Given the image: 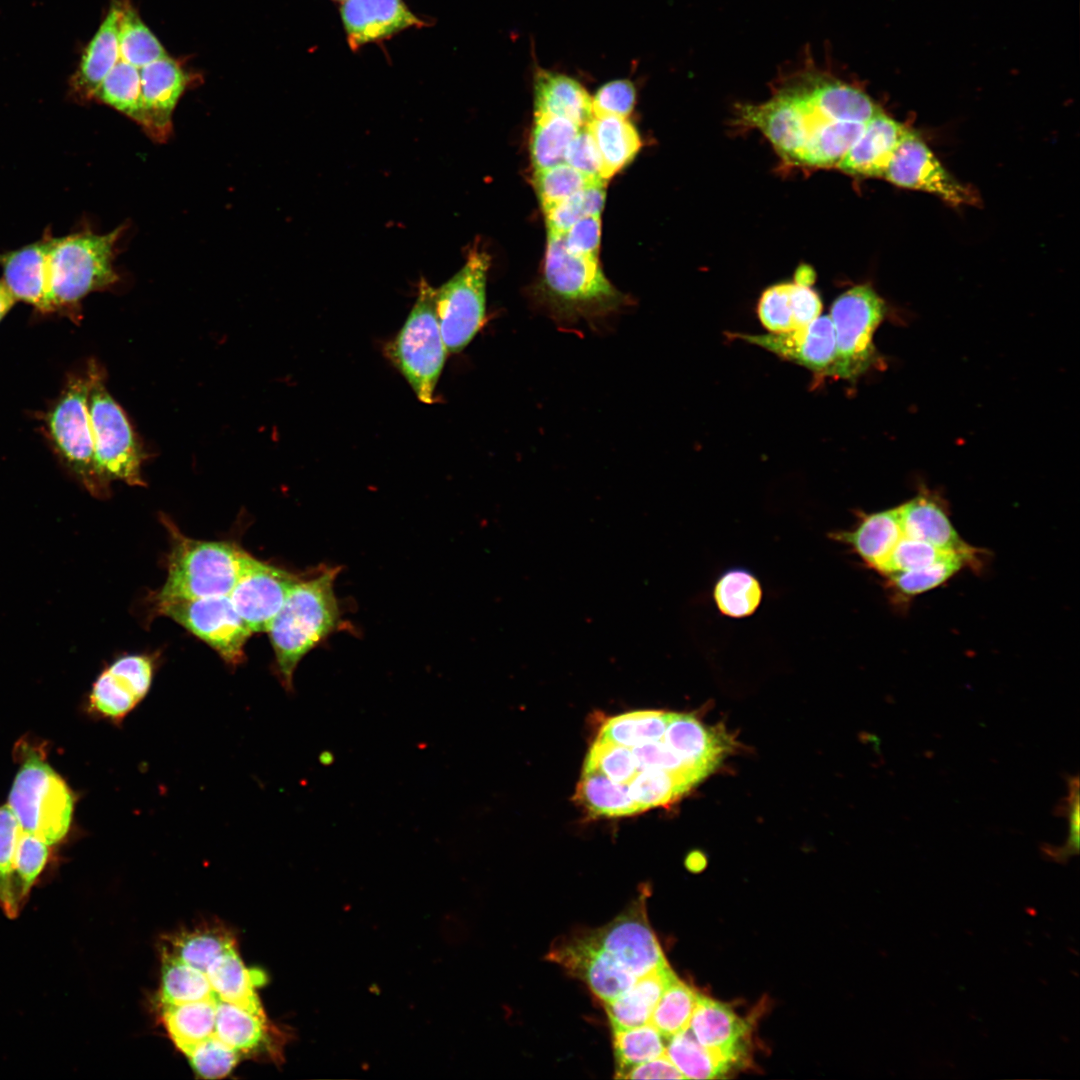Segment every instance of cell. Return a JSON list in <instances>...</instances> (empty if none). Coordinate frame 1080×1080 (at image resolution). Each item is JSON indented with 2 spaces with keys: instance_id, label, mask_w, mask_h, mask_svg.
Masks as SVG:
<instances>
[{
  "instance_id": "39",
  "label": "cell",
  "mask_w": 1080,
  "mask_h": 1080,
  "mask_svg": "<svg viewBox=\"0 0 1080 1080\" xmlns=\"http://www.w3.org/2000/svg\"><path fill=\"white\" fill-rule=\"evenodd\" d=\"M713 599L723 615L743 618L758 609L762 600V587L749 570L731 568L722 573L715 582Z\"/></svg>"
},
{
  "instance_id": "23",
  "label": "cell",
  "mask_w": 1080,
  "mask_h": 1080,
  "mask_svg": "<svg viewBox=\"0 0 1080 1080\" xmlns=\"http://www.w3.org/2000/svg\"><path fill=\"white\" fill-rule=\"evenodd\" d=\"M662 740L683 763L706 776L732 745L722 728L705 727L694 716L679 713H667Z\"/></svg>"
},
{
  "instance_id": "52",
  "label": "cell",
  "mask_w": 1080,
  "mask_h": 1080,
  "mask_svg": "<svg viewBox=\"0 0 1080 1080\" xmlns=\"http://www.w3.org/2000/svg\"><path fill=\"white\" fill-rule=\"evenodd\" d=\"M757 312L760 322L771 333L796 329L791 282L767 288L759 299Z\"/></svg>"
},
{
  "instance_id": "19",
  "label": "cell",
  "mask_w": 1080,
  "mask_h": 1080,
  "mask_svg": "<svg viewBox=\"0 0 1080 1080\" xmlns=\"http://www.w3.org/2000/svg\"><path fill=\"white\" fill-rule=\"evenodd\" d=\"M140 78L141 127L153 140L165 142L172 131V114L190 80L182 65L169 55L143 66Z\"/></svg>"
},
{
  "instance_id": "22",
  "label": "cell",
  "mask_w": 1080,
  "mask_h": 1080,
  "mask_svg": "<svg viewBox=\"0 0 1080 1080\" xmlns=\"http://www.w3.org/2000/svg\"><path fill=\"white\" fill-rule=\"evenodd\" d=\"M52 235L20 249L0 252L3 282L16 298L42 312H53L49 290V252Z\"/></svg>"
},
{
  "instance_id": "59",
  "label": "cell",
  "mask_w": 1080,
  "mask_h": 1080,
  "mask_svg": "<svg viewBox=\"0 0 1080 1080\" xmlns=\"http://www.w3.org/2000/svg\"><path fill=\"white\" fill-rule=\"evenodd\" d=\"M1069 796L1066 799V813L1069 819V835L1063 847L1044 848V852L1055 861L1064 862L1070 856L1076 855L1079 850V781L1078 777L1070 778Z\"/></svg>"
},
{
  "instance_id": "14",
  "label": "cell",
  "mask_w": 1080,
  "mask_h": 1080,
  "mask_svg": "<svg viewBox=\"0 0 1080 1080\" xmlns=\"http://www.w3.org/2000/svg\"><path fill=\"white\" fill-rule=\"evenodd\" d=\"M883 177L900 187L932 193L952 205H973L979 201L976 191L957 181L925 142L909 129Z\"/></svg>"
},
{
  "instance_id": "12",
  "label": "cell",
  "mask_w": 1080,
  "mask_h": 1080,
  "mask_svg": "<svg viewBox=\"0 0 1080 1080\" xmlns=\"http://www.w3.org/2000/svg\"><path fill=\"white\" fill-rule=\"evenodd\" d=\"M158 612L196 635L231 666L245 658L252 634L234 608L229 595L205 598H156Z\"/></svg>"
},
{
  "instance_id": "35",
  "label": "cell",
  "mask_w": 1080,
  "mask_h": 1080,
  "mask_svg": "<svg viewBox=\"0 0 1080 1080\" xmlns=\"http://www.w3.org/2000/svg\"><path fill=\"white\" fill-rule=\"evenodd\" d=\"M665 1054L684 1079H712L727 1073L733 1064L720 1053L701 1045L689 1028L669 1038Z\"/></svg>"
},
{
  "instance_id": "1",
  "label": "cell",
  "mask_w": 1080,
  "mask_h": 1080,
  "mask_svg": "<svg viewBox=\"0 0 1080 1080\" xmlns=\"http://www.w3.org/2000/svg\"><path fill=\"white\" fill-rule=\"evenodd\" d=\"M563 234L548 232L543 271L533 298L560 328L580 320L596 326L628 305V298L605 277L598 258L568 252Z\"/></svg>"
},
{
  "instance_id": "7",
  "label": "cell",
  "mask_w": 1080,
  "mask_h": 1080,
  "mask_svg": "<svg viewBox=\"0 0 1080 1080\" xmlns=\"http://www.w3.org/2000/svg\"><path fill=\"white\" fill-rule=\"evenodd\" d=\"M86 373L87 409L103 480L108 485L112 480H120L132 486H144L141 466L146 454L141 442L125 412L108 392L103 368L92 360Z\"/></svg>"
},
{
  "instance_id": "57",
  "label": "cell",
  "mask_w": 1080,
  "mask_h": 1080,
  "mask_svg": "<svg viewBox=\"0 0 1080 1080\" xmlns=\"http://www.w3.org/2000/svg\"><path fill=\"white\" fill-rule=\"evenodd\" d=\"M564 162L589 176L603 179L600 154L587 125L581 127L569 143Z\"/></svg>"
},
{
  "instance_id": "2",
  "label": "cell",
  "mask_w": 1080,
  "mask_h": 1080,
  "mask_svg": "<svg viewBox=\"0 0 1080 1080\" xmlns=\"http://www.w3.org/2000/svg\"><path fill=\"white\" fill-rule=\"evenodd\" d=\"M338 567H327L294 584L267 632L275 655V672L282 687L294 691L300 661L341 625L335 594Z\"/></svg>"
},
{
  "instance_id": "61",
  "label": "cell",
  "mask_w": 1080,
  "mask_h": 1080,
  "mask_svg": "<svg viewBox=\"0 0 1080 1080\" xmlns=\"http://www.w3.org/2000/svg\"><path fill=\"white\" fill-rule=\"evenodd\" d=\"M16 298L7 288L5 283L0 280V321L8 313L15 303Z\"/></svg>"
},
{
  "instance_id": "33",
  "label": "cell",
  "mask_w": 1080,
  "mask_h": 1080,
  "mask_svg": "<svg viewBox=\"0 0 1080 1080\" xmlns=\"http://www.w3.org/2000/svg\"><path fill=\"white\" fill-rule=\"evenodd\" d=\"M574 799L590 815L597 817H621L643 812L632 798L628 784L614 782L598 771H583Z\"/></svg>"
},
{
  "instance_id": "34",
  "label": "cell",
  "mask_w": 1080,
  "mask_h": 1080,
  "mask_svg": "<svg viewBox=\"0 0 1080 1080\" xmlns=\"http://www.w3.org/2000/svg\"><path fill=\"white\" fill-rule=\"evenodd\" d=\"M142 67L124 61L118 53L116 63L93 95V99L114 108L140 126L143 120L140 78Z\"/></svg>"
},
{
  "instance_id": "62",
  "label": "cell",
  "mask_w": 1080,
  "mask_h": 1080,
  "mask_svg": "<svg viewBox=\"0 0 1080 1080\" xmlns=\"http://www.w3.org/2000/svg\"><path fill=\"white\" fill-rule=\"evenodd\" d=\"M705 857L703 854L694 851L690 853L686 859L687 867L692 871H700L705 866Z\"/></svg>"
},
{
  "instance_id": "36",
  "label": "cell",
  "mask_w": 1080,
  "mask_h": 1080,
  "mask_svg": "<svg viewBox=\"0 0 1080 1080\" xmlns=\"http://www.w3.org/2000/svg\"><path fill=\"white\" fill-rule=\"evenodd\" d=\"M580 128L564 117L534 113L530 155L535 170L563 163L566 149Z\"/></svg>"
},
{
  "instance_id": "24",
  "label": "cell",
  "mask_w": 1080,
  "mask_h": 1080,
  "mask_svg": "<svg viewBox=\"0 0 1080 1080\" xmlns=\"http://www.w3.org/2000/svg\"><path fill=\"white\" fill-rule=\"evenodd\" d=\"M907 131L903 124L880 110L865 123L856 142L836 166L851 175L883 177Z\"/></svg>"
},
{
  "instance_id": "46",
  "label": "cell",
  "mask_w": 1080,
  "mask_h": 1080,
  "mask_svg": "<svg viewBox=\"0 0 1080 1080\" xmlns=\"http://www.w3.org/2000/svg\"><path fill=\"white\" fill-rule=\"evenodd\" d=\"M612 1031L616 1060L615 1078L621 1079L630 1068L665 1054L664 1037L651 1023Z\"/></svg>"
},
{
  "instance_id": "40",
  "label": "cell",
  "mask_w": 1080,
  "mask_h": 1080,
  "mask_svg": "<svg viewBox=\"0 0 1080 1080\" xmlns=\"http://www.w3.org/2000/svg\"><path fill=\"white\" fill-rule=\"evenodd\" d=\"M696 784L685 773L646 768L638 770L628 786L634 801L645 811L671 804Z\"/></svg>"
},
{
  "instance_id": "26",
  "label": "cell",
  "mask_w": 1080,
  "mask_h": 1080,
  "mask_svg": "<svg viewBox=\"0 0 1080 1080\" xmlns=\"http://www.w3.org/2000/svg\"><path fill=\"white\" fill-rule=\"evenodd\" d=\"M689 1030L706 1048L735 1063L741 1043L749 1032L748 1024L727 1004L699 994Z\"/></svg>"
},
{
  "instance_id": "30",
  "label": "cell",
  "mask_w": 1080,
  "mask_h": 1080,
  "mask_svg": "<svg viewBox=\"0 0 1080 1080\" xmlns=\"http://www.w3.org/2000/svg\"><path fill=\"white\" fill-rule=\"evenodd\" d=\"M674 971L669 965L636 979L622 995L603 1002L612 1030L649 1023L652 1012Z\"/></svg>"
},
{
  "instance_id": "27",
  "label": "cell",
  "mask_w": 1080,
  "mask_h": 1080,
  "mask_svg": "<svg viewBox=\"0 0 1080 1080\" xmlns=\"http://www.w3.org/2000/svg\"><path fill=\"white\" fill-rule=\"evenodd\" d=\"M121 1H114L105 19L84 50L72 79L74 92L85 100L93 95L118 59Z\"/></svg>"
},
{
  "instance_id": "63",
  "label": "cell",
  "mask_w": 1080,
  "mask_h": 1080,
  "mask_svg": "<svg viewBox=\"0 0 1080 1080\" xmlns=\"http://www.w3.org/2000/svg\"><path fill=\"white\" fill-rule=\"evenodd\" d=\"M335 1H344V0H335Z\"/></svg>"
},
{
  "instance_id": "31",
  "label": "cell",
  "mask_w": 1080,
  "mask_h": 1080,
  "mask_svg": "<svg viewBox=\"0 0 1080 1080\" xmlns=\"http://www.w3.org/2000/svg\"><path fill=\"white\" fill-rule=\"evenodd\" d=\"M587 127L598 148L602 178L606 181L627 166L640 150L639 133L626 118L593 115Z\"/></svg>"
},
{
  "instance_id": "29",
  "label": "cell",
  "mask_w": 1080,
  "mask_h": 1080,
  "mask_svg": "<svg viewBox=\"0 0 1080 1080\" xmlns=\"http://www.w3.org/2000/svg\"><path fill=\"white\" fill-rule=\"evenodd\" d=\"M206 975L215 996L265 1019L255 988L264 983V973L248 969L235 947L218 956L207 968Z\"/></svg>"
},
{
  "instance_id": "10",
  "label": "cell",
  "mask_w": 1080,
  "mask_h": 1080,
  "mask_svg": "<svg viewBox=\"0 0 1080 1080\" xmlns=\"http://www.w3.org/2000/svg\"><path fill=\"white\" fill-rule=\"evenodd\" d=\"M737 120L746 127L758 128L779 154L797 163L810 136L825 122L786 74L766 102L739 105Z\"/></svg>"
},
{
  "instance_id": "53",
  "label": "cell",
  "mask_w": 1080,
  "mask_h": 1080,
  "mask_svg": "<svg viewBox=\"0 0 1080 1080\" xmlns=\"http://www.w3.org/2000/svg\"><path fill=\"white\" fill-rule=\"evenodd\" d=\"M187 1057L197 1074L205 1079L225 1077L239 1060V1052L214 1035L198 1043Z\"/></svg>"
},
{
  "instance_id": "32",
  "label": "cell",
  "mask_w": 1080,
  "mask_h": 1080,
  "mask_svg": "<svg viewBox=\"0 0 1080 1080\" xmlns=\"http://www.w3.org/2000/svg\"><path fill=\"white\" fill-rule=\"evenodd\" d=\"M218 998L163 1004L162 1017L175 1045L186 1055L214 1034Z\"/></svg>"
},
{
  "instance_id": "54",
  "label": "cell",
  "mask_w": 1080,
  "mask_h": 1080,
  "mask_svg": "<svg viewBox=\"0 0 1080 1080\" xmlns=\"http://www.w3.org/2000/svg\"><path fill=\"white\" fill-rule=\"evenodd\" d=\"M951 553L954 552L944 551L927 542L902 536L879 574L886 576L896 572L920 569Z\"/></svg>"
},
{
  "instance_id": "25",
  "label": "cell",
  "mask_w": 1080,
  "mask_h": 1080,
  "mask_svg": "<svg viewBox=\"0 0 1080 1080\" xmlns=\"http://www.w3.org/2000/svg\"><path fill=\"white\" fill-rule=\"evenodd\" d=\"M856 515L857 522L852 529L833 531L829 537L848 546L868 568L880 573L903 536L899 506L871 513L857 512Z\"/></svg>"
},
{
  "instance_id": "45",
  "label": "cell",
  "mask_w": 1080,
  "mask_h": 1080,
  "mask_svg": "<svg viewBox=\"0 0 1080 1080\" xmlns=\"http://www.w3.org/2000/svg\"><path fill=\"white\" fill-rule=\"evenodd\" d=\"M213 1035L238 1052L248 1051L263 1041L265 1020L218 999Z\"/></svg>"
},
{
  "instance_id": "21",
  "label": "cell",
  "mask_w": 1080,
  "mask_h": 1080,
  "mask_svg": "<svg viewBox=\"0 0 1080 1080\" xmlns=\"http://www.w3.org/2000/svg\"><path fill=\"white\" fill-rule=\"evenodd\" d=\"M340 15L352 50L426 25L403 0H344Z\"/></svg>"
},
{
  "instance_id": "15",
  "label": "cell",
  "mask_w": 1080,
  "mask_h": 1080,
  "mask_svg": "<svg viewBox=\"0 0 1080 1080\" xmlns=\"http://www.w3.org/2000/svg\"><path fill=\"white\" fill-rule=\"evenodd\" d=\"M154 671L150 656L133 654L117 658L93 683L88 695V712L120 725L147 696Z\"/></svg>"
},
{
  "instance_id": "56",
  "label": "cell",
  "mask_w": 1080,
  "mask_h": 1080,
  "mask_svg": "<svg viewBox=\"0 0 1080 1080\" xmlns=\"http://www.w3.org/2000/svg\"><path fill=\"white\" fill-rule=\"evenodd\" d=\"M636 92L628 80H613L602 85L592 99L593 115L626 118L633 110Z\"/></svg>"
},
{
  "instance_id": "3",
  "label": "cell",
  "mask_w": 1080,
  "mask_h": 1080,
  "mask_svg": "<svg viewBox=\"0 0 1080 1080\" xmlns=\"http://www.w3.org/2000/svg\"><path fill=\"white\" fill-rule=\"evenodd\" d=\"M15 752L20 767L13 780L7 805L25 832L53 847L70 831L74 794L47 762L40 745L23 740L17 743Z\"/></svg>"
},
{
  "instance_id": "13",
  "label": "cell",
  "mask_w": 1080,
  "mask_h": 1080,
  "mask_svg": "<svg viewBox=\"0 0 1080 1080\" xmlns=\"http://www.w3.org/2000/svg\"><path fill=\"white\" fill-rule=\"evenodd\" d=\"M646 898L647 894H640L611 922L586 930L597 946L636 978L669 965L649 924Z\"/></svg>"
},
{
  "instance_id": "5",
  "label": "cell",
  "mask_w": 1080,
  "mask_h": 1080,
  "mask_svg": "<svg viewBox=\"0 0 1080 1080\" xmlns=\"http://www.w3.org/2000/svg\"><path fill=\"white\" fill-rule=\"evenodd\" d=\"M170 538L166 581L157 598H205L229 595L248 553L235 544L183 535L164 519Z\"/></svg>"
},
{
  "instance_id": "4",
  "label": "cell",
  "mask_w": 1080,
  "mask_h": 1080,
  "mask_svg": "<svg viewBox=\"0 0 1080 1080\" xmlns=\"http://www.w3.org/2000/svg\"><path fill=\"white\" fill-rule=\"evenodd\" d=\"M120 225L106 234L84 230L52 238L49 252V290L53 312L77 307L89 293L111 288L119 281L114 269Z\"/></svg>"
},
{
  "instance_id": "60",
  "label": "cell",
  "mask_w": 1080,
  "mask_h": 1080,
  "mask_svg": "<svg viewBox=\"0 0 1080 1080\" xmlns=\"http://www.w3.org/2000/svg\"><path fill=\"white\" fill-rule=\"evenodd\" d=\"M621 1079H684L666 1054L627 1070Z\"/></svg>"
},
{
  "instance_id": "8",
  "label": "cell",
  "mask_w": 1080,
  "mask_h": 1080,
  "mask_svg": "<svg viewBox=\"0 0 1080 1080\" xmlns=\"http://www.w3.org/2000/svg\"><path fill=\"white\" fill-rule=\"evenodd\" d=\"M887 313L885 301L869 284L848 289L833 302L836 358L831 377L855 380L880 361L874 333Z\"/></svg>"
},
{
  "instance_id": "6",
  "label": "cell",
  "mask_w": 1080,
  "mask_h": 1080,
  "mask_svg": "<svg viewBox=\"0 0 1080 1080\" xmlns=\"http://www.w3.org/2000/svg\"><path fill=\"white\" fill-rule=\"evenodd\" d=\"M434 293L435 288L422 278L409 315L385 347L387 358L425 404L434 402L435 388L449 355L436 315Z\"/></svg>"
},
{
  "instance_id": "42",
  "label": "cell",
  "mask_w": 1080,
  "mask_h": 1080,
  "mask_svg": "<svg viewBox=\"0 0 1080 1080\" xmlns=\"http://www.w3.org/2000/svg\"><path fill=\"white\" fill-rule=\"evenodd\" d=\"M699 993L674 973L668 980L650 1018L651 1023L666 1039L686 1030L695 1009Z\"/></svg>"
},
{
  "instance_id": "9",
  "label": "cell",
  "mask_w": 1080,
  "mask_h": 1080,
  "mask_svg": "<svg viewBox=\"0 0 1080 1080\" xmlns=\"http://www.w3.org/2000/svg\"><path fill=\"white\" fill-rule=\"evenodd\" d=\"M490 256L473 246L465 264L435 289L441 334L449 354L465 349L486 322V286Z\"/></svg>"
},
{
  "instance_id": "17",
  "label": "cell",
  "mask_w": 1080,
  "mask_h": 1080,
  "mask_svg": "<svg viewBox=\"0 0 1080 1080\" xmlns=\"http://www.w3.org/2000/svg\"><path fill=\"white\" fill-rule=\"evenodd\" d=\"M298 579V576L248 554L229 597L252 633L267 632Z\"/></svg>"
},
{
  "instance_id": "38",
  "label": "cell",
  "mask_w": 1080,
  "mask_h": 1080,
  "mask_svg": "<svg viewBox=\"0 0 1080 1080\" xmlns=\"http://www.w3.org/2000/svg\"><path fill=\"white\" fill-rule=\"evenodd\" d=\"M865 123L828 121L809 138L798 163L825 167L837 165L863 131Z\"/></svg>"
},
{
  "instance_id": "18",
  "label": "cell",
  "mask_w": 1080,
  "mask_h": 1080,
  "mask_svg": "<svg viewBox=\"0 0 1080 1080\" xmlns=\"http://www.w3.org/2000/svg\"><path fill=\"white\" fill-rule=\"evenodd\" d=\"M729 335L757 345L818 376L831 377L836 358V343L829 315H820L809 324L787 332H768L758 335L729 333Z\"/></svg>"
},
{
  "instance_id": "50",
  "label": "cell",
  "mask_w": 1080,
  "mask_h": 1080,
  "mask_svg": "<svg viewBox=\"0 0 1080 1080\" xmlns=\"http://www.w3.org/2000/svg\"><path fill=\"white\" fill-rule=\"evenodd\" d=\"M50 855V845L22 829L15 855L17 893L22 907L46 868Z\"/></svg>"
},
{
  "instance_id": "20",
  "label": "cell",
  "mask_w": 1080,
  "mask_h": 1080,
  "mask_svg": "<svg viewBox=\"0 0 1080 1080\" xmlns=\"http://www.w3.org/2000/svg\"><path fill=\"white\" fill-rule=\"evenodd\" d=\"M902 534L905 537L927 542L941 550L961 554L968 558L973 568L980 566L983 554L966 543L954 528L944 500L929 491H920L909 501L899 505Z\"/></svg>"
},
{
  "instance_id": "55",
  "label": "cell",
  "mask_w": 1080,
  "mask_h": 1080,
  "mask_svg": "<svg viewBox=\"0 0 1080 1080\" xmlns=\"http://www.w3.org/2000/svg\"><path fill=\"white\" fill-rule=\"evenodd\" d=\"M638 770L646 768L664 769L681 772L692 777L697 783L706 775L683 763L663 742H647L631 748Z\"/></svg>"
},
{
  "instance_id": "49",
  "label": "cell",
  "mask_w": 1080,
  "mask_h": 1080,
  "mask_svg": "<svg viewBox=\"0 0 1080 1080\" xmlns=\"http://www.w3.org/2000/svg\"><path fill=\"white\" fill-rule=\"evenodd\" d=\"M606 183L587 187L543 209L548 232L564 233L571 225L588 216H600L606 197Z\"/></svg>"
},
{
  "instance_id": "48",
  "label": "cell",
  "mask_w": 1080,
  "mask_h": 1080,
  "mask_svg": "<svg viewBox=\"0 0 1080 1080\" xmlns=\"http://www.w3.org/2000/svg\"><path fill=\"white\" fill-rule=\"evenodd\" d=\"M606 182L603 179L589 176L565 162L545 169L535 170L533 177L535 191L543 209L587 187Z\"/></svg>"
},
{
  "instance_id": "44",
  "label": "cell",
  "mask_w": 1080,
  "mask_h": 1080,
  "mask_svg": "<svg viewBox=\"0 0 1080 1080\" xmlns=\"http://www.w3.org/2000/svg\"><path fill=\"white\" fill-rule=\"evenodd\" d=\"M217 998L206 973L163 953L161 1002L179 1004Z\"/></svg>"
},
{
  "instance_id": "58",
  "label": "cell",
  "mask_w": 1080,
  "mask_h": 1080,
  "mask_svg": "<svg viewBox=\"0 0 1080 1080\" xmlns=\"http://www.w3.org/2000/svg\"><path fill=\"white\" fill-rule=\"evenodd\" d=\"M601 236L600 216H588L571 225L563 234L568 252L598 258Z\"/></svg>"
},
{
  "instance_id": "43",
  "label": "cell",
  "mask_w": 1080,
  "mask_h": 1080,
  "mask_svg": "<svg viewBox=\"0 0 1080 1080\" xmlns=\"http://www.w3.org/2000/svg\"><path fill=\"white\" fill-rule=\"evenodd\" d=\"M667 713L635 711L609 718L597 738L626 747H634L663 738Z\"/></svg>"
},
{
  "instance_id": "28",
  "label": "cell",
  "mask_w": 1080,
  "mask_h": 1080,
  "mask_svg": "<svg viewBox=\"0 0 1080 1080\" xmlns=\"http://www.w3.org/2000/svg\"><path fill=\"white\" fill-rule=\"evenodd\" d=\"M534 107V113L564 117L581 127L593 117L592 98L579 82L543 69L535 75Z\"/></svg>"
},
{
  "instance_id": "41",
  "label": "cell",
  "mask_w": 1080,
  "mask_h": 1080,
  "mask_svg": "<svg viewBox=\"0 0 1080 1080\" xmlns=\"http://www.w3.org/2000/svg\"><path fill=\"white\" fill-rule=\"evenodd\" d=\"M966 566H972L968 558L951 553L929 566L884 577L894 597L906 601L941 586Z\"/></svg>"
},
{
  "instance_id": "37",
  "label": "cell",
  "mask_w": 1080,
  "mask_h": 1080,
  "mask_svg": "<svg viewBox=\"0 0 1080 1080\" xmlns=\"http://www.w3.org/2000/svg\"><path fill=\"white\" fill-rule=\"evenodd\" d=\"M234 947V937L224 928L205 927L175 935L163 953L206 973L218 956Z\"/></svg>"
},
{
  "instance_id": "16",
  "label": "cell",
  "mask_w": 1080,
  "mask_h": 1080,
  "mask_svg": "<svg viewBox=\"0 0 1080 1080\" xmlns=\"http://www.w3.org/2000/svg\"><path fill=\"white\" fill-rule=\"evenodd\" d=\"M546 959L584 982L602 1003L625 993L637 979L597 946L586 931L560 938L551 946Z\"/></svg>"
},
{
  "instance_id": "47",
  "label": "cell",
  "mask_w": 1080,
  "mask_h": 1080,
  "mask_svg": "<svg viewBox=\"0 0 1080 1080\" xmlns=\"http://www.w3.org/2000/svg\"><path fill=\"white\" fill-rule=\"evenodd\" d=\"M21 831L8 805L0 806V907L10 918H15L22 909L15 876V855Z\"/></svg>"
},
{
  "instance_id": "11",
  "label": "cell",
  "mask_w": 1080,
  "mask_h": 1080,
  "mask_svg": "<svg viewBox=\"0 0 1080 1080\" xmlns=\"http://www.w3.org/2000/svg\"><path fill=\"white\" fill-rule=\"evenodd\" d=\"M89 380L85 375H72L55 405L48 414V429L64 461L86 488L104 495L109 485L103 480L95 455L87 399Z\"/></svg>"
},
{
  "instance_id": "51",
  "label": "cell",
  "mask_w": 1080,
  "mask_h": 1080,
  "mask_svg": "<svg viewBox=\"0 0 1080 1080\" xmlns=\"http://www.w3.org/2000/svg\"><path fill=\"white\" fill-rule=\"evenodd\" d=\"M583 771H598L614 782L629 784L638 768L630 747L597 738L585 758Z\"/></svg>"
}]
</instances>
